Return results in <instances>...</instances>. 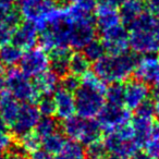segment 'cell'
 I'll return each mask as SVG.
<instances>
[{
    "label": "cell",
    "mask_w": 159,
    "mask_h": 159,
    "mask_svg": "<svg viewBox=\"0 0 159 159\" xmlns=\"http://www.w3.org/2000/svg\"><path fill=\"white\" fill-rule=\"evenodd\" d=\"M8 157H9V159H25L24 156L20 152H13V154L8 155Z\"/></svg>",
    "instance_id": "obj_44"
},
{
    "label": "cell",
    "mask_w": 159,
    "mask_h": 159,
    "mask_svg": "<svg viewBox=\"0 0 159 159\" xmlns=\"http://www.w3.org/2000/svg\"><path fill=\"white\" fill-rule=\"evenodd\" d=\"M82 51L84 52V55L89 58V60L91 62H95L97 60L102 59V57H105L106 55H108L107 49L105 47V44L100 38H95L91 43L86 45L84 48L82 49Z\"/></svg>",
    "instance_id": "obj_25"
},
{
    "label": "cell",
    "mask_w": 159,
    "mask_h": 159,
    "mask_svg": "<svg viewBox=\"0 0 159 159\" xmlns=\"http://www.w3.org/2000/svg\"><path fill=\"white\" fill-rule=\"evenodd\" d=\"M12 145V137L6 130H0V152H6Z\"/></svg>",
    "instance_id": "obj_35"
},
{
    "label": "cell",
    "mask_w": 159,
    "mask_h": 159,
    "mask_svg": "<svg viewBox=\"0 0 159 159\" xmlns=\"http://www.w3.org/2000/svg\"><path fill=\"white\" fill-rule=\"evenodd\" d=\"M7 91L16 100L21 102L34 104L40 97V94L36 89L34 82L30 76L25 75L21 69L12 68L7 73Z\"/></svg>",
    "instance_id": "obj_4"
},
{
    "label": "cell",
    "mask_w": 159,
    "mask_h": 159,
    "mask_svg": "<svg viewBox=\"0 0 159 159\" xmlns=\"http://www.w3.org/2000/svg\"><path fill=\"white\" fill-rule=\"evenodd\" d=\"M144 3L147 11L154 16H159V0H144Z\"/></svg>",
    "instance_id": "obj_36"
},
{
    "label": "cell",
    "mask_w": 159,
    "mask_h": 159,
    "mask_svg": "<svg viewBox=\"0 0 159 159\" xmlns=\"http://www.w3.org/2000/svg\"><path fill=\"white\" fill-rule=\"evenodd\" d=\"M97 31L98 30L96 26L95 19L73 21L70 37H69L70 48L75 49V50L83 49L89 43L95 39Z\"/></svg>",
    "instance_id": "obj_8"
},
{
    "label": "cell",
    "mask_w": 159,
    "mask_h": 159,
    "mask_svg": "<svg viewBox=\"0 0 159 159\" xmlns=\"http://www.w3.org/2000/svg\"><path fill=\"white\" fill-rule=\"evenodd\" d=\"M81 83H82V77L76 76V75L70 73V74H68L61 80V85L60 86L74 94L75 91L80 87Z\"/></svg>",
    "instance_id": "obj_32"
},
{
    "label": "cell",
    "mask_w": 159,
    "mask_h": 159,
    "mask_svg": "<svg viewBox=\"0 0 159 159\" xmlns=\"http://www.w3.org/2000/svg\"><path fill=\"white\" fill-rule=\"evenodd\" d=\"M22 49L19 48L12 43H9L6 46L0 48V62L3 66H13L16 64L20 63L22 59Z\"/></svg>",
    "instance_id": "obj_23"
},
{
    "label": "cell",
    "mask_w": 159,
    "mask_h": 159,
    "mask_svg": "<svg viewBox=\"0 0 159 159\" xmlns=\"http://www.w3.org/2000/svg\"><path fill=\"white\" fill-rule=\"evenodd\" d=\"M57 1L60 3V7H68V6L74 3L77 0H57Z\"/></svg>",
    "instance_id": "obj_42"
},
{
    "label": "cell",
    "mask_w": 159,
    "mask_h": 159,
    "mask_svg": "<svg viewBox=\"0 0 159 159\" xmlns=\"http://www.w3.org/2000/svg\"><path fill=\"white\" fill-rule=\"evenodd\" d=\"M97 6H104V5H108V0H94Z\"/></svg>",
    "instance_id": "obj_46"
},
{
    "label": "cell",
    "mask_w": 159,
    "mask_h": 159,
    "mask_svg": "<svg viewBox=\"0 0 159 159\" xmlns=\"http://www.w3.org/2000/svg\"><path fill=\"white\" fill-rule=\"evenodd\" d=\"M16 8L25 21L33 22L37 27L55 6L51 0H16Z\"/></svg>",
    "instance_id": "obj_10"
},
{
    "label": "cell",
    "mask_w": 159,
    "mask_h": 159,
    "mask_svg": "<svg viewBox=\"0 0 159 159\" xmlns=\"http://www.w3.org/2000/svg\"><path fill=\"white\" fill-rule=\"evenodd\" d=\"M62 132L70 139L80 142L84 146H89L100 141L104 131L97 120L72 116L63 120Z\"/></svg>",
    "instance_id": "obj_3"
},
{
    "label": "cell",
    "mask_w": 159,
    "mask_h": 159,
    "mask_svg": "<svg viewBox=\"0 0 159 159\" xmlns=\"http://www.w3.org/2000/svg\"><path fill=\"white\" fill-rule=\"evenodd\" d=\"M95 23L99 32L113 27L118 24H121L119 10L110 5L98 6L95 12Z\"/></svg>",
    "instance_id": "obj_16"
},
{
    "label": "cell",
    "mask_w": 159,
    "mask_h": 159,
    "mask_svg": "<svg viewBox=\"0 0 159 159\" xmlns=\"http://www.w3.org/2000/svg\"><path fill=\"white\" fill-rule=\"evenodd\" d=\"M58 122L56 119H53L52 117H43L39 119L36 128L34 129L37 135L40 139L48 136V135L52 134V133L58 131Z\"/></svg>",
    "instance_id": "obj_29"
},
{
    "label": "cell",
    "mask_w": 159,
    "mask_h": 159,
    "mask_svg": "<svg viewBox=\"0 0 159 159\" xmlns=\"http://www.w3.org/2000/svg\"><path fill=\"white\" fill-rule=\"evenodd\" d=\"M87 156V150L83 144L70 139L66 141V145L56 155L55 159H89Z\"/></svg>",
    "instance_id": "obj_21"
},
{
    "label": "cell",
    "mask_w": 159,
    "mask_h": 159,
    "mask_svg": "<svg viewBox=\"0 0 159 159\" xmlns=\"http://www.w3.org/2000/svg\"><path fill=\"white\" fill-rule=\"evenodd\" d=\"M20 102L16 100L11 94L5 93L0 97V117L5 121L7 126H10L16 121V116L20 111Z\"/></svg>",
    "instance_id": "obj_17"
},
{
    "label": "cell",
    "mask_w": 159,
    "mask_h": 159,
    "mask_svg": "<svg viewBox=\"0 0 159 159\" xmlns=\"http://www.w3.org/2000/svg\"><path fill=\"white\" fill-rule=\"evenodd\" d=\"M37 108L43 117H52L56 115L57 107L56 100L52 94L49 95H42L37 100Z\"/></svg>",
    "instance_id": "obj_30"
},
{
    "label": "cell",
    "mask_w": 159,
    "mask_h": 159,
    "mask_svg": "<svg viewBox=\"0 0 159 159\" xmlns=\"http://www.w3.org/2000/svg\"><path fill=\"white\" fill-rule=\"evenodd\" d=\"M77 116L94 119L106 104V84L89 71L82 77V83L74 93Z\"/></svg>",
    "instance_id": "obj_1"
},
{
    "label": "cell",
    "mask_w": 159,
    "mask_h": 159,
    "mask_svg": "<svg viewBox=\"0 0 159 159\" xmlns=\"http://www.w3.org/2000/svg\"><path fill=\"white\" fill-rule=\"evenodd\" d=\"M6 91H7V79L0 75V95L5 94Z\"/></svg>",
    "instance_id": "obj_40"
},
{
    "label": "cell",
    "mask_w": 159,
    "mask_h": 159,
    "mask_svg": "<svg viewBox=\"0 0 159 159\" xmlns=\"http://www.w3.org/2000/svg\"><path fill=\"white\" fill-rule=\"evenodd\" d=\"M134 115L141 116V117H146V118H154V116L156 115V112H155L154 98L148 97L146 100H144L134 110Z\"/></svg>",
    "instance_id": "obj_31"
},
{
    "label": "cell",
    "mask_w": 159,
    "mask_h": 159,
    "mask_svg": "<svg viewBox=\"0 0 159 159\" xmlns=\"http://www.w3.org/2000/svg\"><path fill=\"white\" fill-rule=\"evenodd\" d=\"M49 68V55L43 48H32L23 53L20 69L25 75L36 77Z\"/></svg>",
    "instance_id": "obj_7"
},
{
    "label": "cell",
    "mask_w": 159,
    "mask_h": 159,
    "mask_svg": "<svg viewBox=\"0 0 159 159\" xmlns=\"http://www.w3.org/2000/svg\"><path fill=\"white\" fill-rule=\"evenodd\" d=\"M40 146H42V139L38 136L35 131L20 136V147L22 148L23 152H29L30 155L39 149Z\"/></svg>",
    "instance_id": "obj_28"
},
{
    "label": "cell",
    "mask_w": 159,
    "mask_h": 159,
    "mask_svg": "<svg viewBox=\"0 0 159 159\" xmlns=\"http://www.w3.org/2000/svg\"><path fill=\"white\" fill-rule=\"evenodd\" d=\"M59 77L50 70L45 71L44 73L34 77V84L38 93L42 95H49L53 94L56 89L59 87Z\"/></svg>",
    "instance_id": "obj_20"
},
{
    "label": "cell",
    "mask_w": 159,
    "mask_h": 159,
    "mask_svg": "<svg viewBox=\"0 0 159 159\" xmlns=\"http://www.w3.org/2000/svg\"><path fill=\"white\" fill-rule=\"evenodd\" d=\"M126 1H128V0H108V5L112 6V7L118 9V8H120L124 2H126Z\"/></svg>",
    "instance_id": "obj_41"
},
{
    "label": "cell",
    "mask_w": 159,
    "mask_h": 159,
    "mask_svg": "<svg viewBox=\"0 0 159 159\" xmlns=\"http://www.w3.org/2000/svg\"><path fill=\"white\" fill-rule=\"evenodd\" d=\"M139 57L135 52H123L119 55H106L93 63L92 72L105 84L125 82L131 79L139 66Z\"/></svg>",
    "instance_id": "obj_2"
},
{
    "label": "cell",
    "mask_w": 159,
    "mask_h": 159,
    "mask_svg": "<svg viewBox=\"0 0 159 159\" xmlns=\"http://www.w3.org/2000/svg\"><path fill=\"white\" fill-rule=\"evenodd\" d=\"M0 159H9V157H8V155H6V156H1L0 155Z\"/></svg>",
    "instance_id": "obj_49"
},
{
    "label": "cell",
    "mask_w": 159,
    "mask_h": 159,
    "mask_svg": "<svg viewBox=\"0 0 159 159\" xmlns=\"http://www.w3.org/2000/svg\"><path fill=\"white\" fill-rule=\"evenodd\" d=\"M143 148L144 152H146L148 155L154 157L155 159H159V120L158 121L155 120L152 131H150Z\"/></svg>",
    "instance_id": "obj_26"
},
{
    "label": "cell",
    "mask_w": 159,
    "mask_h": 159,
    "mask_svg": "<svg viewBox=\"0 0 159 159\" xmlns=\"http://www.w3.org/2000/svg\"><path fill=\"white\" fill-rule=\"evenodd\" d=\"M89 159H107V158H105V156H92Z\"/></svg>",
    "instance_id": "obj_47"
},
{
    "label": "cell",
    "mask_w": 159,
    "mask_h": 159,
    "mask_svg": "<svg viewBox=\"0 0 159 159\" xmlns=\"http://www.w3.org/2000/svg\"><path fill=\"white\" fill-rule=\"evenodd\" d=\"M2 71H3V64L0 62V75H1V73H2Z\"/></svg>",
    "instance_id": "obj_48"
},
{
    "label": "cell",
    "mask_w": 159,
    "mask_h": 159,
    "mask_svg": "<svg viewBox=\"0 0 159 159\" xmlns=\"http://www.w3.org/2000/svg\"><path fill=\"white\" fill-rule=\"evenodd\" d=\"M119 9V14L121 18L122 24L125 26L130 25L139 16L145 11V3L144 0H128Z\"/></svg>",
    "instance_id": "obj_19"
},
{
    "label": "cell",
    "mask_w": 159,
    "mask_h": 159,
    "mask_svg": "<svg viewBox=\"0 0 159 159\" xmlns=\"http://www.w3.org/2000/svg\"><path fill=\"white\" fill-rule=\"evenodd\" d=\"M40 119V112L37 106L34 104L23 102L20 111L16 116V121L11 125V129L16 135L22 136L29 132L34 131Z\"/></svg>",
    "instance_id": "obj_11"
},
{
    "label": "cell",
    "mask_w": 159,
    "mask_h": 159,
    "mask_svg": "<svg viewBox=\"0 0 159 159\" xmlns=\"http://www.w3.org/2000/svg\"><path fill=\"white\" fill-rule=\"evenodd\" d=\"M37 32L38 29L33 22L25 21L23 23H20L19 26L13 32L12 44L18 46L22 50L23 49L29 50V49L34 48L38 40Z\"/></svg>",
    "instance_id": "obj_14"
},
{
    "label": "cell",
    "mask_w": 159,
    "mask_h": 159,
    "mask_svg": "<svg viewBox=\"0 0 159 159\" xmlns=\"http://www.w3.org/2000/svg\"><path fill=\"white\" fill-rule=\"evenodd\" d=\"M132 117L130 110L125 106L110 102H106L97 116V121L99 122L102 131L106 133L129 123Z\"/></svg>",
    "instance_id": "obj_5"
},
{
    "label": "cell",
    "mask_w": 159,
    "mask_h": 159,
    "mask_svg": "<svg viewBox=\"0 0 159 159\" xmlns=\"http://www.w3.org/2000/svg\"><path fill=\"white\" fill-rule=\"evenodd\" d=\"M16 0H0V16L14 9Z\"/></svg>",
    "instance_id": "obj_37"
},
{
    "label": "cell",
    "mask_w": 159,
    "mask_h": 159,
    "mask_svg": "<svg viewBox=\"0 0 159 159\" xmlns=\"http://www.w3.org/2000/svg\"><path fill=\"white\" fill-rule=\"evenodd\" d=\"M154 102H155V112H156V116L159 118V95L154 96Z\"/></svg>",
    "instance_id": "obj_43"
},
{
    "label": "cell",
    "mask_w": 159,
    "mask_h": 159,
    "mask_svg": "<svg viewBox=\"0 0 159 159\" xmlns=\"http://www.w3.org/2000/svg\"><path fill=\"white\" fill-rule=\"evenodd\" d=\"M152 89L146 83L135 77L124 82V106L129 110H135L144 100L149 97Z\"/></svg>",
    "instance_id": "obj_12"
},
{
    "label": "cell",
    "mask_w": 159,
    "mask_h": 159,
    "mask_svg": "<svg viewBox=\"0 0 159 159\" xmlns=\"http://www.w3.org/2000/svg\"><path fill=\"white\" fill-rule=\"evenodd\" d=\"M30 159H55L52 157V154L48 152L45 149H38L36 152H32Z\"/></svg>",
    "instance_id": "obj_38"
},
{
    "label": "cell",
    "mask_w": 159,
    "mask_h": 159,
    "mask_svg": "<svg viewBox=\"0 0 159 159\" xmlns=\"http://www.w3.org/2000/svg\"><path fill=\"white\" fill-rule=\"evenodd\" d=\"M53 97L56 100V116L60 120H66L71 118L76 113L75 110V99L74 94L64 89L63 87L59 86L53 93Z\"/></svg>",
    "instance_id": "obj_15"
},
{
    "label": "cell",
    "mask_w": 159,
    "mask_h": 159,
    "mask_svg": "<svg viewBox=\"0 0 159 159\" xmlns=\"http://www.w3.org/2000/svg\"><path fill=\"white\" fill-rule=\"evenodd\" d=\"M129 46L137 55H159V34L149 31L130 32Z\"/></svg>",
    "instance_id": "obj_9"
},
{
    "label": "cell",
    "mask_w": 159,
    "mask_h": 159,
    "mask_svg": "<svg viewBox=\"0 0 159 159\" xmlns=\"http://www.w3.org/2000/svg\"><path fill=\"white\" fill-rule=\"evenodd\" d=\"M106 102L124 106V83H111L106 87Z\"/></svg>",
    "instance_id": "obj_27"
},
{
    "label": "cell",
    "mask_w": 159,
    "mask_h": 159,
    "mask_svg": "<svg viewBox=\"0 0 159 159\" xmlns=\"http://www.w3.org/2000/svg\"><path fill=\"white\" fill-rule=\"evenodd\" d=\"M66 143V135H64L63 132L61 133L59 131H57V132L52 133V134L48 135V136L44 137L42 139V145L44 147V149L52 155H57L63 148Z\"/></svg>",
    "instance_id": "obj_24"
},
{
    "label": "cell",
    "mask_w": 159,
    "mask_h": 159,
    "mask_svg": "<svg viewBox=\"0 0 159 159\" xmlns=\"http://www.w3.org/2000/svg\"><path fill=\"white\" fill-rule=\"evenodd\" d=\"M132 159H155V158L150 156V155H148L146 152H137L133 156Z\"/></svg>",
    "instance_id": "obj_39"
},
{
    "label": "cell",
    "mask_w": 159,
    "mask_h": 159,
    "mask_svg": "<svg viewBox=\"0 0 159 159\" xmlns=\"http://www.w3.org/2000/svg\"><path fill=\"white\" fill-rule=\"evenodd\" d=\"M91 71V61L83 51H74L70 58V72L76 76L83 77Z\"/></svg>",
    "instance_id": "obj_22"
},
{
    "label": "cell",
    "mask_w": 159,
    "mask_h": 159,
    "mask_svg": "<svg viewBox=\"0 0 159 159\" xmlns=\"http://www.w3.org/2000/svg\"><path fill=\"white\" fill-rule=\"evenodd\" d=\"M87 155L89 157L92 156H105V154L107 152V148L105 146L104 141H98L95 143L91 144L87 146Z\"/></svg>",
    "instance_id": "obj_34"
},
{
    "label": "cell",
    "mask_w": 159,
    "mask_h": 159,
    "mask_svg": "<svg viewBox=\"0 0 159 159\" xmlns=\"http://www.w3.org/2000/svg\"><path fill=\"white\" fill-rule=\"evenodd\" d=\"M155 120L154 118H146L141 116H135L131 119V125L134 133V139L139 144V148H142L152 131V124Z\"/></svg>",
    "instance_id": "obj_18"
},
{
    "label": "cell",
    "mask_w": 159,
    "mask_h": 159,
    "mask_svg": "<svg viewBox=\"0 0 159 159\" xmlns=\"http://www.w3.org/2000/svg\"><path fill=\"white\" fill-rule=\"evenodd\" d=\"M108 159H128V158H125V157H123V156H120V155L111 154Z\"/></svg>",
    "instance_id": "obj_45"
},
{
    "label": "cell",
    "mask_w": 159,
    "mask_h": 159,
    "mask_svg": "<svg viewBox=\"0 0 159 159\" xmlns=\"http://www.w3.org/2000/svg\"><path fill=\"white\" fill-rule=\"evenodd\" d=\"M130 31L124 24H118L113 27L100 32V39L104 42L109 55H119L126 52L129 46Z\"/></svg>",
    "instance_id": "obj_6"
},
{
    "label": "cell",
    "mask_w": 159,
    "mask_h": 159,
    "mask_svg": "<svg viewBox=\"0 0 159 159\" xmlns=\"http://www.w3.org/2000/svg\"><path fill=\"white\" fill-rule=\"evenodd\" d=\"M49 69L60 80L70 74V58L72 50L70 47H57L48 52Z\"/></svg>",
    "instance_id": "obj_13"
},
{
    "label": "cell",
    "mask_w": 159,
    "mask_h": 159,
    "mask_svg": "<svg viewBox=\"0 0 159 159\" xmlns=\"http://www.w3.org/2000/svg\"><path fill=\"white\" fill-rule=\"evenodd\" d=\"M13 32L14 29L3 24V23H0V48L12 42Z\"/></svg>",
    "instance_id": "obj_33"
}]
</instances>
